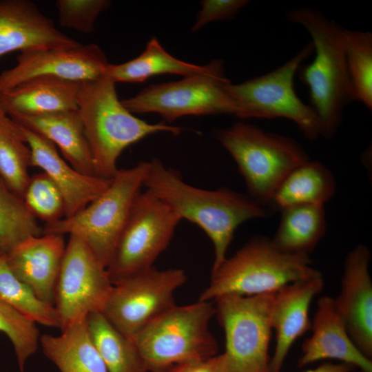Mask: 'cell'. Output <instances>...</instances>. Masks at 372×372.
<instances>
[{
	"instance_id": "cell-1",
	"label": "cell",
	"mask_w": 372,
	"mask_h": 372,
	"mask_svg": "<svg viewBox=\"0 0 372 372\" xmlns=\"http://www.w3.org/2000/svg\"><path fill=\"white\" fill-rule=\"evenodd\" d=\"M143 187L210 238L214 253L211 272L227 258L236 229L245 221L268 214L263 205L228 187L209 190L188 184L157 158L149 161Z\"/></svg>"
},
{
	"instance_id": "cell-2",
	"label": "cell",
	"mask_w": 372,
	"mask_h": 372,
	"mask_svg": "<svg viewBox=\"0 0 372 372\" xmlns=\"http://www.w3.org/2000/svg\"><path fill=\"white\" fill-rule=\"evenodd\" d=\"M115 83L106 75L81 83L77 98L96 176L111 179L117 161L130 145L158 132L179 134L183 129L164 123H149L136 117L118 100Z\"/></svg>"
},
{
	"instance_id": "cell-3",
	"label": "cell",
	"mask_w": 372,
	"mask_h": 372,
	"mask_svg": "<svg viewBox=\"0 0 372 372\" xmlns=\"http://www.w3.org/2000/svg\"><path fill=\"white\" fill-rule=\"evenodd\" d=\"M287 19L303 26L311 35L316 52L309 64H301L300 80L308 87L311 106L320 124L321 136H332L343 111L353 101L351 85L341 38V27L311 8L287 12Z\"/></svg>"
},
{
	"instance_id": "cell-4",
	"label": "cell",
	"mask_w": 372,
	"mask_h": 372,
	"mask_svg": "<svg viewBox=\"0 0 372 372\" xmlns=\"http://www.w3.org/2000/svg\"><path fill=\"white\" fill-rule=\"evenodd\" d=\"M216 313L211 301L177 306L156 318L132 339L148 372H169L182 363L218 355L209 326Z\"/></svg>"
},
{
	"instance_id": "cell-5",
	"label": "cell",
	"mask_w": 372,
	"mask_h": 372,
	"mask_svg": "<svg viewBox=\"0 0 372 372\" xmlns=\"http://www.w3.org/2000/svg\"><path fill=\"white\" fill-rule=\"evenodd\" d=\"M317 271L311 266L309 257L284 254L270 239L256 236L211 272L210 282L198 300L273 293Z\"/></svg>"
},
{
	"instance_id": "cell-6",
	"label": "cell",
	"mask_w": 372,
	"mask_h": 372,
	"mask_svg": "<svg viewBox=\"0 0 372 372\" xmlns=\"http://www.w3.org/2000/svg\"><path fill=\"white\" fill-rule=\"evenodd\" d=\"M215 136L235 161L249 196L262 205L271 203L285 178L309 160L295 139L249 123L236 122Z\"/></svg>"
},
{
	"instance_id": "cell-7",
	"label": "cell",
	"mask_w": 372,
	"mask_h": 372,
	"mask_svg": "<svg viewBox=\"0 0 372 372\" xmlns=\"http://www.w3.org/2000/svg\"><path fill=\"white\" fill-rule=\"evenodd\" d=\"M149 167V161H140L118 169L99 196L72 216L45 224L43 234L79 237L107 267Z\"/></svg>"
},
{
	"instance_id": "cell-8",
	"label": "cell",
	"mask_w": 372,
	"mask_h": 372,
	"mask_svg": "<svg viewBox=\"0 0 372 372\" xmlns=\"http://www.w3.org/2000/svg\"><path fill=\"white\" fill-rule=\"evenodd\" d=\"M312 42L273 71L241 83L230 81L225 89L241 118H284L293 121L308 139L321 136L318 116L296 94L294 76L303 61L313 52Z\"/></svg>"
},
{
	"instance_id": "cell-9",
	"label": "cell",
	"mask_w": 372,
	"mask_h": 372,
	"mask_svg": "<svg viewBox=\"0 0 372 372\" xmlns=\"http://www.w3.org/2000/svg\"><path fill=\"white\" fill-rule=\"evenodd\" d=\"M274 293L225 295L215 301L225 337L228 372H270L269 347Z\"/></svg>"
},
{
	"instance_id": "cell-10",
	"label": "cell",
	"mask_w": 372,
	"mask_h": 372,
	"mask_svg": "<svg viewBox=\"0 0 372 372\" xmlns=\"http://www.w3.org/2000/svg\"><path fill=\"white\" fill-rule=\"evenodd\" d=\"M180 220L150 192H141L107 267L112 284L153 267Z\"/></svg>"
},
{
	"instance_id": "cell-11",
	"label": "cell",
	"mask_w": 372,
	"mask_h": 372,
	"mask_svg": "<svg viewBox=\"0 0 372 372\" xmlns=\"http://www.w3.org/2000/svg\"><path fill=\"white\" fill-rule=\"evenodd\" d=\"M229 81L223 61L216 60L208 72L152 85L121 102L132 114L157 113L167 122L188 115H235V106L225 89Z\"/></svg>"
},
{
	"instance_id": "cell-12",
	"label": "cell",
	"mask_w": 372,
	"mask_h": 372,
	"mask_svg": "<svg viewBox=\"0 0 372 372\" xmlns=\"http://www.w3.org/2000/svg\"><path fill=\"white\" fill-rule=\"evenodd\" d=\"M112 288L107 267L81 238L70 235L54 291L61 330L102 313Z\"/></svg>"
},
{
	"instance_id": "cell-13",
	"label": "cell",
	"mask_w": 372,
	"mask_h": 372,
	"mask_svg": "<svg viewBox=\"0 0 372 372\" xmlns=\"http://www.w3.org/2000/svg\"><path fill=\"white\" fill-rule=\"evenodd\" d=\"M186 281L181 269L153 267L114 284L102 313L117 330L133 338L176 305L174 293Z\"/></svg>"
},
{
	"instance_id": "cell-14",
	"label": "cell",
	"mask_w": 372,
	"mask_h": 372,
	"mask_svg": "<svg viewBox=\"0 0 372 372\" xmlns=\"http://www.w3.org/2000/svg\"><path fill=\"white\" fill-rule=\"evenodd\" d=\"M109 63L95 43L69 48L38 49L21 52L16 64L0 74V92L39 76H52L76 82L98 79Z\"/></svg>"
},
{
	"instance_id": "cell-15",
	"label": "cell",
	"mask_w": 372,
	"mask_h": 372,
	"mask_svg": "<svg viewBox=\"0 0 372 372\" xmlns=\"http://www.w3.org/2000/svg\"><path fill=\"white\" fill-rule=\"evenodd\" d=\"M371 252L359 245L344 261L340 291L333 298L337 311L358 348L372 357V281L369 271Z\"/></svg>"
},
{
	"instance_id": "cell-16",
	"label": "cell",
	"mask_w": 372,
	"mask_h": 372,
	"mask_svg": "<svg viewBox=\"0 0 372 372\" xmlns=\"http://www.w3.org/2000/svg\"><path fill=\"white\" fill-rule=\"evenodd\" d=\"M17 126L30 151V167L41 168L61 192L64 218L78 213L108 187L111 179L79 172L59 155L50 140L19 124Z\"/></svg>"
},
{
	"instance_id": "cell-17",
	"label": "cell",
	"mask_w": 372,
	"mask_h": 372,
	"mask_svg": "<svg viewBox=\"0 0 372 372\" xmlns=\"http://www.w3.org/2000/svg\"><path fill=\"white\" fill-rule=\"evenodd\" d=\"M81 43L59 31L30 0H0V59L14 51L69 48Z\"/></svg>"
},
{
	"instance_id": "cell-18",
	"label": "cell",
	"mask_w": 372,
	"mask_h": 372,
	"mask_svg": "<svg viewBox=\"0 0 372 372\" xmlns=\"http://www.w3.org/2000/svg\"><path fill=\"white\" fill-rule=\"evenodd\" d=\"M324 287L321 273L288 284L274 293L271 324L276 346L270 358V372H281L294 342L311 329L309 309L313 298Z\"/></svg>"
},
{
	"instance_id": "cell-19",
	"label": "cell",
	"mask_w": 372,
	"mask_h": 372,
	"mask_svg": "<svg viewBox=\"0 0 372 372\" xmlns=\"http://www.w3.org/2000/svg\"><path fill=\"white\" fill-rule=\"evenodd\" d=\"M66 244L63 235L42 234L23 240L6 256L7 264L41 301L54 306Z\"/></svg>"
},
{
	"instance_id": "cell-20",
	"label": "cell",
	"mask_w": 372,
	"mask_h": 372,
	"mask_svg": "<svg viewBox=\"0 0 372 372\" xmlns=\"http://www.w3.org/2000/svg\"><path fill=\"white\" fill-rule=\"evenodd\" d=\"M311 335L302 346L298 366L333 359L358 368L361 372H372L371 359L366 357L351 338L345 323L337 311L333 298L322 296L311 322Z\"/></svg>"
},
{
	"instance_id": "cell-21",
	"label": "cell",
	"mask_w": 372,
	"mask_h": 372,
	"mask_svg": "<svg viewBox=\"0 0 372 372\" xmlns=\"http://www.w3.org/2000/svg\"><path fill=\"white\" fill-rule=\"evenodd\" d=\"M80 85L55 76H36L1 92L0 109L9 116L77 110Z\"/></svg>"
},
{
	"instance_id": "cell-22",
	"label": "cell",
	"mask_w": 372,
	"mask_h": 372,
	"mask_svg": "<svg viewBox=\"0 0 372 372\" xmlns=\"http://www.w3.org/2000/svg\"><path fill=\"white\" fill-rule=\"evenodd\" d=\"M10 117L17 124L52 142L74 169L86 175L96 176L91 151L78 110Z\"/></svg>"
},
{
	"instance_id": "cell-23",
	"label": "cell",
	"mask_w": 372,
	"mask_h": 372,
	"mask_svg": "<svg viewBox=\"0 0 372 372\" xmlns=\"http://www.w3.org/2000/svg\"><path fill=\"white\" fill-rule=\"evenodd\" d=\"M39 344L60 372H108L91 338L87 319L62 329L59 335L40 336Z\"/></svg>"
},
{
	"instance_id": "cell-24",
	"label": "cell",
	"mask_w": 372,
	"mask_h": 372,
	"mask_svg": "<svg viewBox=\"0 0 372 372\" xmlns=\"http://www.w3.org/2000/svg\"><path fill=\"white\" fill-rule=\"evenodd\" d=\"M280 210V220L270 239L271 244L284 254L309 257L326 231L324 205H298Z\"/></svg>"
},
{
	"instance_id": "cell-25",
	"label": "cell",
	"mask_w": 372,
	"mask_h": 372,
	"mask_svg": "<svg viewBox=\"0 0 372 372\" xmlns=\"http://www.w3.org/2000/svg\"><path fill=\"white\" fill-rule=\"evenodd\" d=\"M335 178L320 161L308 160L294 168L282 180L271 200L280 209L298 205H324L334 195Z\"/></svg>"
},
{
	"instance_id": "cell-26",
	"label": "cell",
	"mask_w": 372,
	"mask_h": 372,
	"mask_svg": "<svg viewBox=\"0 0 372 372\" xmlns=\"http://www.w3.org/2000/svg\"><path fill=\"white\" fill-rule=\"evenodd\" d=\"M216 60L198 65L178 59L168 53L159 41L152 37L144 51L136 58L120 64L108 63L105 74L115 83H138L160 74H172L185 76L203 74L213 69Z\"/></svg>"
},
{
	"instance_id": "cell-27",
	"label": "cell",
	"mask_w": 372,
	"mask_h": 372,
	"mask_svg": "<svg viewBox=\"0 0 372 372\" xmlns=\"http://www.w3.org/2000/svg\"><path fill=\"white\" fill-rule=\"evenodd\" d=\"M87 324L108 372H148L133 339L117 330L102 313L89 315Z\"/></svg>"
},
{
	"instance_id": "cell-28",
	"label": "cell",
	"mask_w": 372,
	"mask_h": 372,
	"mask_svg": "<svg viewBox=\"0 0 372 372\" xmlns=\"http://www.w3.org/2000/svg\"><path fill=\"white\" fill-rule=\"evenodd\" d=\"M30 158L17 124L0 109V177L22 199L30 177Z\"/></svg>"
},
{
	"instance_id": "cell-29",
	"label": "cell",
	"mask_w": 372,
	"mask_h": 372,
	"mask_svg": "<svg viewBox=\"0 0 372 372\" xmlns=\"http://www.w3.org/2000/svg\"><path fill=\"white\" fill-rule=\"evenodd\" d=\"M353 101L372 110V34L341 28Z\"/></svg>"
},
{
	"instance_id": "cell-30",
	"label": "cell",
	"mask_w": 372,
	"mask_h": 372,
	"mask_svg": "<svg viewBox=\"0 0 372 372\" xmlns=\"http://www.w3.org/2000/svg\"><path fill=\"white\" fill-rule=\"evenodd\" d=\"M42 234L43 227L23 199L0 177V254L6 255L26 238Z\"/></svg>"
},
{
	"instance_id": "cell-31",
	"label": "cell",
	"mask_w": 372,
	"mask_h": 372,
	"mask_svg": "<svg viewBox=\"0 0 372 372\" xmlns=\"http://www.w3.org/2000/svg\"><path fill=\"white\" fill-rule=\"evenodd\" d=\"M0 300L37 324L59 328L54 306L39 300L28 286L14 276L3 254H0Z\"/></svg>"
},
{
	"instance_id": "cell-32",
	"label": "cell",
	"mask_w": 372,
	"mask_h": 372,
	"mask_svg": "<svg viewBox=\"0 0 372 372\" xmlns=\"http://www.w3.org/2000/svg\"><path fill=\"white\" fill-rule=\"evenodd\" d=\"M0 332L11 342L20 372H25L28 360L39 344L37 323L12 307L0 300Z\"/></svg>"
},
{
	"instance_id": "cell-33",
	"label": "cell",
	"mask_w": 372,
	"mask_h": 372,
	"mask_svg": "<svg viewBox=\"0 0 372 372\" xmlns=\"http://www.w3.org/2000/svg\"><path fill=\"white\" fill-rule=\"evenodd\" d=\"M23 200L32 214L45 224L64 218L65 205L62 194L44 172L30 177Z\"/></svg>"
},
{
	"instance_id": "cell-34",
	"label": "cell",
	"mask_w": 372,
	"mask_h": 372,
	"mask_svg": "<svg viewBox=\"0 0 372 372\" xmlns=\"http://www.w3.org/2000/svg\"><path fill=\"white\" fill-rule=\"evenodd\" d=\"M61 27L90 34L99 16L109 8L108 0H58L55 3Z\"/></svg>"
},
{
	"instance_id": "cell-35",
	"label": "cell",
	"mask_w": 372,
	"mask_h": 372,
	"mask_svg": "<svg viewBox=\"0 0 372 372\" xmlns=\"http://www.w3.org/2000/svg\"><path fill=\"white\" fill-rule=\"evenodd\" d=\"M249 1L247 0H204L192 30L197 31L209 23L231 19Z\"/></svg>"
},
{
	"instance_id": "cell-36",
	"label": "cell",
	"mask_w": 372,
	"mask_h": 372,
	"mask_svg": "<svg viewBox=\"0 0 372 372\" xmlns=\"http://www.w3.org/2000/svg\"><path fill=\"white\" fill-rule=\"evenodd\" d=\"M169 372H228L227 362L223 353L207 360L180 364Z\"/></svg>"
},
{
	"instance_id": "cell-37",
	"label": "cell",
	"mask_w": 372,
	"mask_h": 372,
	"mask_svg": "<svg viewBox=\"0 0 372 372\" xmlns=\"http://www.w3.org/2000/svg\"><path fill=\"white\" fill-rule=\"evenodd\" d=\"M354 369L355 368L353 366L343 362L338 364L325 362L304 372H352Z\"/></svg>"
}]
</instances>
